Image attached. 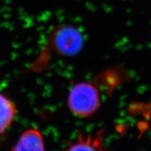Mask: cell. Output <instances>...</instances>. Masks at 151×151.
Returning <instances> with one entry per match:
<instances>
[{
  "label": "cell",
  "mask_w": 151,
  "mask_h": 151,
  "mask_svg": "<svg viewBox=\"0 0 151 151\" xmlns=\"http://www.w3.org/2000/svg\"><path fill=\"white\" fill-rule=\"evenodd\" d=\"M104 129L94 133H79L73 142L69 143L65 151H109L104 144Z\"/></svg>",
  "instance_id": "cell-3"
},
{
  "label": "cell",
  "mask_w": 151,
  "mask_h": 151,
  "mask_svg": "<svg viewBox=\"0 0 151 151\" xmlns=\"http://www.w3.org/2000/svg\"><path fill=\"white\" fill-rule=\"evenodd\" d=\"M101 92L97 81H81L74 83L68 92L67 104L73 116L79 118H91L101 105Z\"/></svg>",
  "instance_id": "cell-2"
},
{
  "label": "cell",
  "mask_w": 151,
  "mask_h": 151,
  "mask_svg": "<svg viewBox=\"0 0 151 151\" xmlns=\"http://www.w3.org/2000/svg\"><path fill=\"white\" fill-rule=\"evenodd\" d=\"M127 112L131 116L149 119L151 118V101H134L128 106Z\"/></svg>",
  "instance_id": "cell-6"
},
{
  "label": "cell",
  "mask_w": 151,
  "mask_h": 151,
  "mask_svg": "<svg viewBox=\"0 0 151 151\" xmlns=\"http://www.w3.org/2000/svg\"><path fill=\"white\" fill-rule=\"evenodd\" d=\"M11 151H46L42 134L35 128L25 130L18 138Z\"/></svg>",
  "instance_id": "cell-4"
},
{
  "label": "cell",
  "mask_w": 151,
  "mask_h": 151,
  "mask_svg": "<svg viewBox=\"0 0 151 151\" xmlns=\"http://www.w3.org/2000/svg\"><path fill=\"white\" fill-rule=\"evenodd\" d=\"M84 44V35L78 27L69 23L56 24L47 35L43 48L31 68L33 71H44L48 67L50 55L73 58L80 53Z\"/></svg>",
  "instance_id": "cell-1"
},
{
  "label": "cell",
  "mask_w": 151,
  "mask_h": 151,
  "mask_svg": "<svg viewBox=\"0 0 151 151\" xmlns=\"http://www.w3.org/2000/svg\"><path fill=\"white\" fill-rule=\"evenodd\" d=\"M16 113V106L14 101L4 94H0V136L11 125Z\"/></svg>",
  "instance_id": "cell-5"
}]
</instances>
